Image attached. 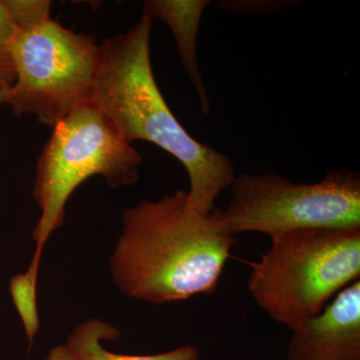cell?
I'll list each match as a JSON object with an SVG mask.
<instances>
[{
	"instance_id": "6da1fadb",
	"label": "cell",
	"mask_w": 360,
	"mask_h": 360,
	"mask_svg": "<svg viewBox=\"0 0 360 360\" xmlns=\"http://www.w3.org/2000/svg\"><path fill=\"white\" fill-rule=\"evenodd\" d=\"M233 243L213 212L191 210L184 191L141 200L122 212L111 276L134 300L181 302L215 290Z\"/></svg>"
},
{
	"instance_id": "7a4b0ae2",
	"label": "cell",
	"mask_w": 360,
	"mask_h": 360,
	"mask_svg": "<svg viewBox=\"0 0 360 360\" xmlns=\"http://www.w3.org/2000/svg\"><path fill=\"white\" fill-rule=\"evenodd\" d=\"M153 21L143 13L127 32L99 44L91 103L129 144L151 142L174 156L191 181L189 206L208 215L236 179L234 165L229 156L193 139L167 105L151 66Z\"/></svg>"
},
{
	"instance_id": "3957f363",
	"label": "cell",
	"mask_w": 360,
	"mask_h": 360,
	"mask_svg": "<svg viewBox=\"0 0 360 360\" xmlns=\"http://www.w3.org/2000/svg\"><path fill=\"white\" fill-rule=\"evenodd\" d=\"M360 277V227L298 229L271 238L251 264L248 290L258 307L291 330Z\"/></svg>"
},
{
	"instance_id": "277c9868",
	"label": "cell",
	"mask_w": 360,
	"mask_h": 360,
	"mask_svg": "<svg viewBox=\"0 0 360 360\" xmlns=\"http://www.w3.org/2000/svg\"><path fill=\"white\" fill-rule=\"evenodd\" d=\"M37 160L33 198L40 210L33 229L37 243L27 272L37 279L45 243L65 222V206L78 186L101 175L113 188L134 186L141 179L143 160L110 120L89 103L52 127Z\"/></svg>"
},
{
	"instance_id": "5b68a950",
	"label": "cell",
	"mask_w": 360,
	"mask_h": 360,
	"mask_svg": "<svg viewBox=\"0 0 360 360\" xmlns=\"http://www.w3.org/2000/svg\"><path fill=\"white\" fill-rule=\"evenodd\" d=\"M226 210L214 208L229 236L255 231L270 238L319 227H360V174L330 170L315 184H297L274 172L234 179Z\"/></svg>"
},
{
	"instance_id": "8992f818",
	"label": "cell",
	"mask_w": 360,
	"mask_h": 360,
	"mask_svg": "<svg viewBox=\"0 0 360 360\" xmlns=\"http://www.w3.org/2000/svg\"><path fill=\"white\" fill-rule=\"evenodd\" d=\"M15 82L7 104L49 127L91 103L99 44L53 20L18 30L13 45Z\"/></svg>"
},
{
	"instance_id": "52a82bcc",
	"label": "cell",
	"mask_w": 360,
	"mask_h": 360,
	"mask_svg": "<svg viewBox=\"0 0 360 360\" xmlns=\"http://www.w3.org/2000/svg\"><path fill=\"white\" fill-rule=\"evenodd\" d=\"M291 331L288 360H360V279Z\"/></svg>"
},
{
	"instance_id": "ba28073f",
	"label": "cell",
	"mask_w": 360,
	"mask_h": 360,
	"mask_svg": "<svg viewBox=\"0 0 360 360\" xmlns=\"http://www.w3.org/2000/svg\"><path fill=\"white\" fill-rule=\"evenodd\" d=\"M210 1L206 0H148L143 13L151 20L167 23L176 42L180 61L191 78L200 98L203 112L208 115L210 101L198 63V34L201 18Z\"/></svg>"
},
{
	"instance_id": "9c48e42d",
	"label": "cell",
	"mask_w": 360,
	"mask_h": 360,
	"mask_svg": "<svg viewBox=\"0 0 360 360\" xmlns=\"http://www.w3.org/2000/svg\"><path fill=\"white\" fill-rule=\"evenodd\" d=\"M120 331L108 322L90 319L73 329L65 345L77 360H198L200 352L193 345H184L163 354L127 355L110 352L103 347V340L113 341Z\"/></svg>"
},
{
	"instance_id": "30bf717a",
	"label": "cell",
	"mask_w": 360,
	"mask_h": 360,
	"mask_svg": "<svg viewBox=\"0 0 360 360\" xmlns=\"http://www.w3.org/2000/svg\"><path fill=\"white\" fill-rule=\"evenodd\" d=\"M37 281L26 271L25 274L13 276L9 285L11 297L25 326V335L30 345H32L40 326L37 302Z\"/></svg>"
},
{
	"instance_id": "8fae6325",
	"label": "cell",
	"mask_w": 360,
	"mask_h": 360,
	"mask_svg": "<svg viewBox=\"0 0 360 360\" xmlns=\"http://www.w3.org/2000/svg\"><path fill=\"white\" fill-rule=\"evenodd\" d=\"M18 28L0 0V92L9 91L15 82L13 45Z\"/></svg>"
},
{
	"instance_id": "7c38bea8",
	"label": "cell",
	"mask_w": 360,
	"mask_h": 360,
	"mask_svg": "<svg viewBox=\"0 0 360 360\" xmlns=\"http://www.w3.org/2000/svg\"><path fill=\"white\" fill-rule=\"evenodd\" d=\"M18 30L51 20V2L45 0H2Z\"/></svg>"
},
{
	"instance_id": "4fadbf2b",
	"label": "cell",
	"mask_w": 360,
	"mask_h": 360,
	"mask_svg": "<svg viewBox=\"0 0 360 360\" xmlns=\"http://www.w3.org/2000/svg\"><path fill=\"white\" fill-rule=\"evenodd\" d=\"M45 360H77L65 345L51 348Z\"/></svg>"
},
{
	"instance_id": "5bb4252c",
	"label": "cell",
	"mask_w": 360,
	"mask_h": 360,
	"mask_svg": "<svg viewBox=\"0 0 360 360\" xmlns=\"http://www.w3.org/2000/svg\"><path fill=\"white\" fill-rule=\"evenodd\" d=\"M9 91L0 92V105L1 104H7L9 98Z\"/></svg>"
}]
</instances>
